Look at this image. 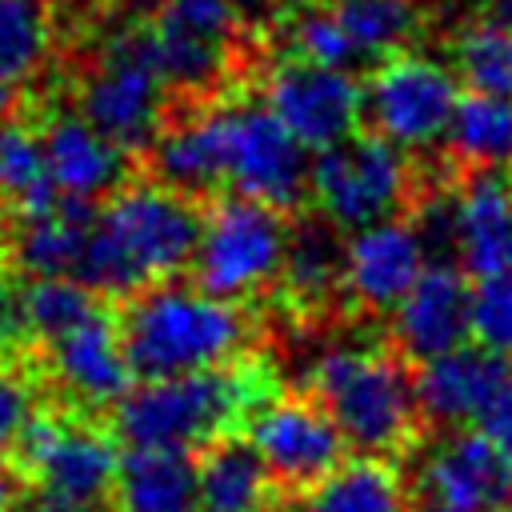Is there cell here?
Instances as JSON below:
<instances>
[{"label": "cell", "mask_w": 512, "mask_h": 512, "mask_svg": "<svg viewBox=\"0 0 512 512\" xmlns=\"http://www.w3.org/2000/svg\"><path fill=\"white\" fill-rule=\"evenodd\" d=\"M196 236V200L160 180H124L96 204L72 276L100 300H124L144 284L184 272L196 252Z\"/></svg>", "instance_id": "6da1fadb"}, {"label": "cell", "mask_w": 512, "mask_h": 512, "mask_svg": "<svg viewBox=\"0 0 512 512\" xmlns=\"http://www.w3.org/2000/svg\"><path fill=\"white\" fill-rule=\"evenodd\" d=\"M112 312L120 348L132 380H160L220 368L244 356L252 340L248 308L220 300L200 284L156 280L140 292L116 300Z\"/></svg>", "instance_id": "7a4b0ae2"}, {"label": "cell", "mask_w": 512, "mask_h": 512, "mask_svg": "<svg viewBox=\"0 0 512 512\" xmlns=\"http://www.w3.org/2000/svg\"><path fill=\"white\" fill-rule=\"evenodd\" d=\"M276 392V380L252 364L232 360L204 372L132 380L124 396L108 408L112 436L124 444H160V448H200L220 432H236L248 412Z\"/></svg>", "instance_id": "3957f363"}, {"label": "cell", "mask_w": 512, "mask_h": 512, "mask_svg": "<svg viewBox=\"0 0 512 512\" xmlns=\"http://www.w3.org/2000/svg\"><path fill=\"white\" fill-rule=\"evenodd\" d=\"M312 400L328 412L348 452L392 460L416 444L420 408L412 364L396 348L340 344L312 364Z\"/></svg>", "instance_id": "277c9868"}, {"label": "cell", "mask_w": 512, "mask_h": 512, "mask_svg": "<svg viewBox=\"0 0 512 512\" xmlns=\"http://www.w3.org/2000/svg\"><path fill=\"white\" fill-rule=\"evenodd\" d=\"M116 460L120 452L112 432L56 408H36L8 452V464L20 472L24 492H32L36 512L112 508Z\"/></svg>", "instance_id": "5b68a950"}, {"label": "cell", "mask_w": 512, "mask_h": 512, "mask_svg": "<svg viewBox=\"0 0 512 512\" xmlns=\"http://www.w3.org/2000/svg\"><path fill=\"white\" fill-rule=\"evenodd\" d=\"M288 216L292 212H280L240 192L212 196L208 208L200 212V236L188 260L192 284L236 304L268 292L280 276Z\"/></svg>", "instance_id": "8992f818"}, {"label": "cell", "mask_w": 512, "mask_h": 512, "mask_svg": "<svg viewBox=\"0 0 512 512\" xmlns=\"http://www.w3.org/2000/svg\"><path fill=\"white\" fill-rule=\"evenodd\" d=\"M168 96L172 92L160 76L148 28L128 24L100 40V48L80 80L76 112L92 128H100L112 144H120L128 156H136L164 128Z\"/></svg>", "instance_id": "52a82bcc"}, {"label": "cell", "mask_w": 512, "mask_h": 512, "mask_svg": "<svg viewBox=\"0 0 512 512\" xmlns=\"http://www.w3.org/2000/svg\"><path fill=\"white\" fill-rule=\"evenodd\" d=\"M412 196H416V176L408 152H400L376 132L356 128L352 136L312 152L308 200L344 236L364 224L404 216Z\"/></svg>", "instance_id": "ba28073f"}, {"label": "cell", "mask_w": 512, "mask_h": 512, "mask_svg": "<svg viewBox=\"0 0 512 512\" xmlns=\"http://www.w3.org/2000/svg\"><path fill=\"white\" fill-rule=\"evenodd\" d=\"M460 92L464 88L444 60L400 48L384 56L360 84V124L408 156H428L444 148Z\"/></svg>", "instance_id": "9c48e42d"}, {"label": "cell", "mask_w": 512, "mask_h": 512, "mask_svg": "<svg viewBox=\"0 0 512 512\" xmlns=\"http://www.w3.org/2000/svg\"><path fill=\"white\" fill-rule=\"evenodd\" d=\"M224 192L264 200L280 212H300L308 200L312 152L264 108V100H216Z\"/></svg>", "instance_id": "30bf717a"}, {"label": "cell", "mask_w": 512, "mask_h": 512, "mask_svg": "<svg viewBox=\"0 0 512 512\" xmlns=\"http://www.w3.org/2000/svg\"><path fill=\"white\" fill-rule=\"evenodd\" d=\"M168 92H212L236 56L240 0H156L144 20Z\"/></svg>", "instance_id": "8fae6325"}, {"label": "cell", "mask_w": 512, "mask_h": 512, "mask_svg": "<svg viewBox=\"0 0 512 512\" xmlns=\"http://www.w3.org/2000/svg\"><path fill=\"white\" fill-rule=\"evenodd\" d=\"M412 512H504L512 508V472L476 428L440 432L404 484Z\"/></svg>", "instance_id": "7c38bea8"}, {"label": "cell", "mask_w": 512, "mask_h": 512, "mask_svg": "<svg viewBox=\"0 0 512 512\" xmlns=\"http://www.w3.org/2000/svg\"><path fill=\"white\" fill-rule=\"evenodd\" d=\"M256 456L264 460L276 492H300L324 472H332L344 456L348 444L328 420V412L312 396H268L260 400L248 420L240 424Z\"/></svg>", "instance_id": "4fadbf2b"}, {"label": "cell", "mask_w": 512, "mask_h": 512, "mask_svg": "<svg viewBox=\"0 0 512 512\" xmlns=\"http://www.w3.org/2000/svg\"><path fill=\"white\" fill-rule=\"evenodd\" d=\"M260 100L308 152H320L360 128L356 72L328 68L292 52L264 72Z\"/></svg>", "instance_id": "5bb4252c"}, {"label": "cell", "mask_w": 512, "mask_h": 512, "mask_svg": "<svg viewBox=\"0 0 512 512\" xmlns=\"http://www.w3.org/2000/svg\"><path fill=\"white\" fill-rule=\"evenodd\" d=\"M512 384V360L500 352H488L484 344H460L452 352H440L412 372L420 424L436 432L472 428L484 408Z\"/></svg>", "instance_id": "9a60e30c"}, {"label": "cell", "mask_w": 512, "mask_h": 512, "mask_svg": "<svg viewBox=\"0 0 512 512\" xmlns=\"http://www.w3.org/2000/svg\"><path fill=\"white\" fill-rule=\"evenodd\" d=\"M348 236L352 240H344V292L364 312H392L428 264L416 228L404 216H388Z\"/></svg>", "instance_id": "2e32d148"}, {"label": "cell", "mask_w": 512, "mask_h": 512, "mask_svg": "<svg viewBox=\"0 0 512 512\" xmlns=\"http://www.w3.org/2000/svg\"><path fill=\"white\" fill-rule=\"evenodd\" d=\"M468 276L456 264H424L416 284L392 308V348L424 364L468 340Z\"/></svg>", "instance_id": "e0dca14e"}, {"label": "cell", "mask_w": 512, "mask_h": 512, "mask_svg": "<svg viewBox=\"0 0 512 512\" xmlns=\"http://www.w3.org/2000/svg\"><path fill=\"white\" fill-rule=\"evenodd\" d=\"M48 352V368L52 380L76 400V408L92 412V408H112L124 388L132 384L124 348H120V332L112 312L100 304L88 320H80L76 328L52 336L44 344Z\"/></svg>", "instance_id": "ac0fdd59"}, {"label": "cell", "mask_w": 512, "mask_h": 512, "mask_svg": "<svg viewBox=\"0 0 512 512\" xmlns=\"http://www.w3.org/2000/svg\"><path fill=\"white\" fill-rule=\"evenodd\" d=\"M456 264L468 280L512 268V168H468L456 184Z\"/></svg>", "instance_id": "d6986e66"}, {"label": "cell", "mask_w": 512, "mask_h": 512, "mask_svg": "<svg viewBox=\"0 0 512 512\" xmlns=\"http://www.w3.org/2000/svg\"><path fill=\"white\" fill-rule=\"evenodd\" d=\"M48 176L64 200H88L100 204L112 188L128 180L132 156L112 144L100 128H92L80 112H52L40 128Z\"/></svg>", "instance_id": "ffe728a7"}, {"label": "cell", "mask_w": 512, "mask_h": 512, "mask_svg": "<svg viewBox=\"0 0 512 512\" xmlns=\"http://www.w3.org/2000/svg\"><path fill=\"white\" fill-rule=\"evenodd\" d=\"M344 240L348 236L316 208L308 216H288V244L276 284L296 308L316 312L344 292Z\"/></svg>", "instance_id": "44dd1931"}, {"label": "cell", "mask_w": 512, "mask_h": 512, "mask_svg": "<svg viewBox=\"0 0 512 512\" xmlns=\"http://www.w3.org/2000/svg\"><path fill=\"white\" fill-rule=\"evenodd\" d=\"M116 512H196V452L128 444L112 480Z\"/></svg>", "instance_id": "7402d4cb"}, {"label": "cell", "mask_w": 512, "mask_h": 512, "mask_svg": "<svg viewBox=\"0 0 512 512\" xmlns=\"http://www.w3.org/2000/svg\"><path fill=\"white\" fill-rule=\"evenodd\" d=\"M152 180L176 188L188 200H212L224 192V164H220V132L212 104L204 112L180 116L164 124L152 144L144 148Z\"/></svg>", "instance_id": "603a6c76"}, {"label": "cell", "mask_w": 512, "mask_h": 512, "mask_svg": "<svg viewBox=\"0 0 512 512\" xmlns=\"http://www.w3.org/2000/svg\"><path fill=\"white\" fill-rule=\"evenodd\" d=\"M272 500L276 484L240 428L196 448V512H268Z\"/></svg>", "instance_id": "cb8c5ba5"}, {"label": "cell", "mask_w": 512, "mask_h": 512, "mask_svg": "<svg viewBox=\"0 0 512 512\" xmlns=\"http://www.w3.org/2000/svg\"><path fill=\"white\" fill-rule=\"evenodd\" d=\"M404 480L392 460L356 456L300 488L288 512H404Z\"/></svg>", "instance_id": "d4e9b609"}, {"label": "cell", "mask_w": 512, "mask_h": 512, "mask_svg": "<svg viewBox=\"0 0 512 512\" xmlns=\"http://www.w3.org/2000/svg\"><path fill=\"white\" fill-rule=\"evenodd\" d=\"M92 212L96 204L60 196L56 208L20 220V232L12 240V268L24 276H72Z\"/></svg>", "instance_id": "484cf974"}, {"label": "cell", "mask_w": 512, "mask_h": 512, "mask_svg": "<svg viewBox=\"0 0 512 512\" xmlns=\"http://www.w3.org/2000/svg\"><path fill=\"white\" fill-rule=\"evenodd\" d=\"M60 192L48 176L44 136L32 120L0 116V208L16 220L56 208Z\"/></svg>", "instance_id": "4316f807"}, {"label": "cell", "mask_w": 512, "mask_h": 512, "mask_svg": "<svg viewBox=\"0 0 512 512\" xmlns=\"http://www.w3.org/2000/svg\"><path fill=\"white\" fill-rule=\"evenodd\" d=\"M444 148L464 168H512V96L460 92Z\"/></svg>", "instance_id": "83f0119b"}, {"label": "cell", "mask_w": 512, "mask_h": 512, "mask_svg": "<svg viewBox=\"0 0 512 512\" xmlns=\"http://www.w3.org/2000/svg\"><path fill=\"white\" fill-rule=\"evenodd\" d=\"M52 52V12L44 0H0V116Z\"/></svg>", "instance_id": "f1b7e54d"}, {"label": "cell", "mask_w": 512, "mask_h": 512, "mask_svg": "<svg viewBox=\"0 0 512 512\" xmlns=\"http://www.w3.org/2000/svg\"><path fill=\"white\" fill-rule=\"evenodd\" d=\"M332 16L348 32L360 64H376L412 44L420 32L416 0H328Z\"/></svg>", "instance_id": "f546056e"}, {"label": "cell", "mask_w": 512, "mask_h": 512, "mask_svg": "<svg viewBox=\"0 0 512 512\" xmlns=\"http://www.w3.org/2000/svg\"><path fill=\"white\" fill-rule=\"evenodd\" d=\"M452 72L460 88L512 96V24L496 16H476L452 40Z\"/></svg>", "instance_id": "4dcf8cb0"}, {"label": "cell", "mask_w": 512, "mask_h": 512, "mask_svg": "<svg viewBox=\"0 0 512 512\" xmlns=\"http://www.w3.org/2000/svg\"><path fill=\"white\" fill-rule=\"evenodd\" d=\"M100 304L104 300L76 276H32L24 284V316H28L32 344H48L52 336L76 328Z\"/></svg>", "instance_id": "1f68e13d"}, {"label": "cell", "mask_w": 512, "mask_h": 512, "mask_svg": "<svg viewBox=\"0 0 512 512\" xmlns=\"http://www.w3.org/2000/svg\"><path fill=\"white\" fill-rule=\"evenodd\" d=\"M284 28H288V52L292 56H304V60H316V64H328V68H344V72L364 68L356 48H352V40H348V32L332 16L328 0L292 8Z\"/></svg>", "instance_id": "d6a6232c"}, {"label": "cell", "mask_w": 512, "mask_h": 512, "mask_svg": "<svg viewBox=\"0 0 512 512\" xmlns=\"http://www.w3.org/2000/svg\"><path fill=\"white\" fill-rule=\"evenodd\" d=\"M468 340L512 360V268L468 288Z\"/></svg>", "instance_id": "836d02e7"}, {"label": "cell", "mask_w": 512, "mask_h": 512, "mask_svg": "<svg viewBox=\"0 0 512 512\" xmlns=\"http://www.w3.org/2000/svg\"><path fill=\"white\" fill-rule=\"evenodd\" d=\"M36 408H40L36 380L16 360H0V460H8Z\"/></svg>", "instance_id": "e575fe53"}, {"label": "cell", "mask_w": 512, "mask_h": 512, "mask_svg": "<svg viewBox=\"0 0 512 512\" xmlns=\"http://www.w3.org/2000/svg\"><path fill=\"white\" fill-rule=\"evenodd\" d=\"M32 344L24 316V284L16 268L0 264V360H16Z\"/></svg>", "instance_id": "d590c367"}, {"label": "cell", "mask_w": 512, "mask_h": 512, "mask_svg": "<svg viewBox=\"0 0 512 512\" xmlns=\"http://www.w3.org/2000/svg\"><path fill=\"white\" fill-rule=\"evenodd\" d=\"M24 480L12 464H0V512H20V500H24Z\"/></svg>", "instance_id": "8d00e7d4"}, {"label": "cell", "mask_w": 512, "mask_h": 512, "mask_svg": "<svg viewBox=\"0 0 512 512\" xmlns=\"http://www.w3.org/2000/svg\"><path fill=\"white\" fill-rule=\"evenodd\" d=\"M484 16H496V20L512 24V0H484Z\"/></svg>", "instance_id": "74e56055"}, {"label": "cell", "mask_w": 512, "mask_h": 512, "mask_svg": "<svg viewBox=\"0 0 512 512\" xmlns=\"http://www.w3.org/2000/svg\"><path fill=\"white\" fill-rule=\"evenodd\" d=\"M276 4H284V8H300V4H316V0H276Z\"/></svg>", "instance_id": "f35d334b"}, {"label": "cell", "mask_w": 512, "mask_h": 512, "mask_svg": "<svg viewBox=\"0 0 512 512\" xmlns=\"http://www.w3.org/2000/svg\"><path fill=\"white\" fill-rule=\"evenodd\" d=\"M68 4H76V8H92V4H100V0H68Z\"/></svg>", "instance_id": "ab89813d"}, {"label": "cell", "mask_w": 512, "mask_h": 512, "mask_svg": "<svg viewBox=\"0 0 512 512\" xmlns=\"http://www.w3.org/2000/svg\"><path fill=\"white\" fill-rule=\"evenodd\" d=\"M504 512H508V508H504Z\"/></svg>", "instance_id": "60d3db41"}]
</instances>
